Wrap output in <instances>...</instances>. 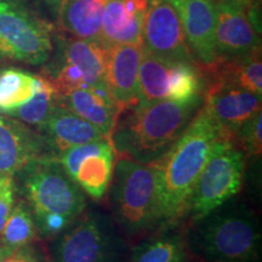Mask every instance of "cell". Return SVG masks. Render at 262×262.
<instances>
[{"label":"cell","mask_w":262,"mask_h":262,"mask_svg":"<svg viewBox=\"0 0 262 262\" xmlns=\"http://www.w3.org/2000/svg\"><path fill=\"white\" fill-rule=\"evenodd\" d=\"M226 139L204 106L176 142L153 164L159 224L178 221L187 211L196 180L215 146Z\"/></svg>","instance_id":"6da1fadb"},{"label":"cell","mask_w":262,"mask_h":262,"mask_svg":"<svg viewBox=\"0 0 262 262\" xmlns=\"http://www.w3.org/2000/svg\"><path fill=\"white\" fill-rule=\"evenodd\" d=\"M203 104V94L188 101L139 103L119 116L111 142L117 156L152 164L171 147Z\"/></svg>","instance_id":"7a4b0ae2"},{"label":"cell","mask_w":262,"mask_h":262,"mask_svg":"<svg viewBox=\"0 0 262 262\" xmlns=\"http://www.w3.org/2000/svg\"><path fill=\"white\" fill-rule=\"evenodd\" d=\"M188 243L204 262H260L261 226L249 206L228 201L195 221Z\"/></svg>","instance_id":"3957f363"},{"label":"cell","mask_w":262,"mask_h":262,"mask_svg":"<svg viewBox=\"0 0 262 262\" xmlns=\"http://www.w3.org/2000/svg\"><path fill=\"white\" fill-rule=\"evenodd\" d=\"M118 157L110 183L111 206L120 227L136 235L159 224L156 170L153 164Z\"/></svg>","instance_id":"277c9868"},{"label":"cell","mask_w":262,"mask_h":262,"mask_svg":"<svg viewBox=\"0 0 262 262\" xmlns=\"http://www.w3.org/2000/svg\"><path fill=\"white\" fill-rule=\"evenodd\" d=\"M16 175L17 191L25 196L34 217L56 215L73 222L83 214L86 206L85 193L56 159L39 158Z\"/></svg>","instance_id":"5b68a950"},{"label":"cell","mask_w":262,"mask_h":262,"mask_svg":"<svg viewBox=\"0 0 262 262\" xmlns=\"http://www.w3.org/2000/svg\"><path fill=\"white\" fill-rule=\"evenodd\" d=\"M55 262H126V245L114 221L101 212L75 219L55 238Z\"/></svg>","instance_id":"8992f818"},{"label":"cell","mask_w":262,"mask_h":262,"mask_svg":"<svg viewBox=\"0 0 262 262\" xmlns=\"http://www.w3.org/2000/svg\"><path fill=\"white\" fill-rule=\"evenodd\" d=\"M245 157L234 141L222 139L205 163L188 202L187 211L198 221L231 201L241 191L245 172Z\"/></svg>","instance_id":"52a82bcc"},{"label":"cell","mask_w":262,"mask_h":262,"mask_svg":"<svg viewBox=\"0 0 262 262\" xmlns=\"http://www.w3.org/2000/svg\"><path fill=\"white\" fill-rule=\"evenodd\" d=\"M54 51L52 27L21 0H0V58L39 66Z\"/></svg>","instance_id":"ba28073f"},{"label":"cell","mask_w":262,"mask_h":262,"mask_svg":"<svg viewBox=\"0 0 262 262\" xmlns=\"http://www.w3.org/2000/svg\"><path fill=\"white\" fill-rule=\"evenodd\" d=\"M107 48L101 41L58 38L56 55L45 77L58 95L89 86L106 85Z\"/></svg>","instance_id":"9c48e42d"},{"label":"cell","mask_w":262,"mask_h":262,"mask_svg":"<svg viewBox=\"0 0 262 262\" xmlns=\"http://www.w3.org/2000/svg\"><path fill=\"white\" fill-rule=\"evenodd\" d=\"M201 67L183 61H168L143 50L139 68V103L188 101L203 94Z\"/></svg>","instance_id":"30bf717a"},{"label":"cell","mask_w":262,"mask_h":262,"mask_svg":"<svg viewBox=\"0 0 262 262\" xmlns=\"http://www.w3.org/2000/svg\"><path fill=\"white\" fill-rule=\"evenodd\" d=\"M214 3L215 54L217 62L243 56L261 48L257 4L244 6L232 0H214Z\"/></svg>","instance_id":"8fae6325"},{"label":"cell","mask_w":262,"mask_h":262,"mask_svg":"<svg viewBox=\"0 0 262 262\" xmlns=\"http://www.w3.org/2000/svg\"><path fill=\"white\" fill-rule=\"evenodd\" d=\"M116 158L111 139H101L64 150L55 159L85 194L100 201L110 188Z\"/></svg>","instance_id":"7c38bea8"},{"label":"cell","mask_w":262,"mask_h":262,"mask_svg":"<svg viewBox=\"0 0 262 262\" xmlns=\"http://www.w3.org/2000/svg\"><path fill=\"white\" fill-rule=\"evenodd\" d=\"M142 44L155 56L196 63L186 40L181 18L170 0H148Z\"/></svg>","instance_id":"4fadbf2b"},{"label":"cell","mask_w":262,"mask_h":262,"mask_svg":"<svg viewBox=\"0 0 262 262\" xmlns=\"http://www.w3.org/2000/svg\"><path fill=\"white\" fill-rule=\"evenodd\" d=\"M262 96L235 85L204 81L203 106L220 127L226 139L234 141L237 130L261 111Z\"/></svg>","instance_id":"5bb4252c"},{"label":"cell","mask_w":262,"mask_h":262,"mask_svg":"<svg viewBox=\"0 0 262 262\" xmlns=\"http://www.w3.org/2000/svg\"><path fill=\"white\" fill-rule=\"evenodd\" d=\"M49 157L41 134L14 117L0 114V178L15 176L29 163Z\"/></svg>","instance_id":"9a60e30c"},{"label":"cell","mask_w":262,"mask_h":262,"mask_svg":"<svg viewBox=\"0 0 262 262\" xmlns=\"http://www.w3.org/2000/svg\"><path fill=\"white\" fill-rule=\"evenodd\" d=\"M181 18L186 40L201 70L216 64L214 0H170Z\"/></svg>","instance_id":"2e32d148"},{"label":"cell","mask_w":262,"mask_h":262,"mask_svg":"<svg viewBox=\"0 0 262 262\" xmlns=\"http://www.w3.org/2000/svg\"><path fill=\"white\" fill-rule=\"evenodd\" d=\"M143 44L114 45L107 49L106 86L122 112L139 101V68Z\"/></svg>","instance_id":"e0dca14e"},{"label":"cell","mask_w":262,"mask_h":262,"mask_svg":"<svg viewBox=\"0 0 262 262\" xmlns=\"http://www.w3.org/2000/svg\"><path fill=\"white\" fill-rule=\"evenodd\" d=\"M37 131L44 137L49 157L54 159L73 147L107 139L93 124L62 106L60 102Z\"/></svg>","instance_id":"ac0fdd59"},{"label":"cell","mask_w":262,"mask_h":262,"mask_svg":"<svg viewBox=\"0 0 262 262\" xmlns=\"http://www.w3.org/2000/svg\"><path fill=\"white\" fill-rule=\"evenodd\" d=\"M148 0H108L101 26V42L114 45L142 44V28Z\"/></svg>","instance_id":"d6986e66"},{"label":"cell","mask_w":262,"mask_h":262,"mask_svg":"<svg viewBox=\"0 0 262 262\" xmlns=\"http://www.w3.org/2000/svg\"><path fill=\"white\" fill-rule=\"evenodd\" d=\"M58 102L93 124L107 139H111L122 113L106 85L72 90L60 95Z\"/></svg>","instance_id":"ffe728a7"},{"label":"cell","mask_w":262,"mask_h":262,"mask_svg":"<svg viewBox=\"0 0 262 262\" xmlns=\"http://www.w3.org/2000/svg\"><path fill=\"white\" fill-rule=\"evenodd\" d=\"M203 79L216 80L221 83L235 85L242 89L262 96V60L261 48L243 56L217 62L208 70Z\"/></svg>","instance_id":"44dd1931"},{"label":"cell","mask_w":262,"mask_h":262,"mask_svg":"<svg viewBox=\"0 0 262 262\" xmlns=\"http://www.w3.org/2000/svg\"><path fill=\"white\" fill-rule=\"evenodd\" d=\"M108 0H67L60 15L62 28L72 37L101 41V26Z\"/></svg>","instance_id":"7402d4cb"},{"label":"cell","mask_w":262,"mask_h":262,"mask_svg":"<svg viewBox=\"0 0 262 262\" xmlns=\"http://www.w3.org/2000/svg\"><path fill=\"white\" fill-rule=\"evenodd\" d=\"M40 75L18 68L0 71V114H8L28 102L37 93Z\"/></svg>","instance_id":"603a6c76"},{"label":"cell","mask_w":262,"mask_h":262,"mask_svg":"<svg viewBox=\"0 0 262 262\" xmlns=\"http://www.w3.org/2000/svg\"><path fill=\"white\" fill-rule=\"evenodd\" d=\"M38 237L31 206L25 199L15 203L0 234V245L10 250L32 244Z\"/></svg>","instance_id":"cb8c5ba5"},{"label":"cell","mask_w":262,"mask_h":262,"mask_svg":"<svg viewBox=\"0 0 262 262\" xmlns=\"http://www.w3.org/2000/svg\"><path fill=\"white\" fill-rule=\"evenodd\" d=\"M58 98L60 95L55 89L54 84L45 75H40V84L34 96L28 102L10 112L8 116L14 117L29 126H35L37 130L54 112L58 104Z\"/></svg>","instance_id":"d4e9b609"},{"label":"cell","mask_w":262,"mask_h":262,"mask_svg":"<svg viewBox=\"0 0 262 262\" xmlns=\"http://www.w3.org/2000/svg\"><path fill=\"white\" fill-rule=\"evenodd\" d=\"M130 262H185V243L178 233L149 239L134 249Z\"/></svg>","instance_id":"484cf974"},{"label":"cell","mask_w":262,"mask_h":262,"mask_svg":"<svg viewBox=\"0 0 262 262\" xmlns=\"http://www.w3.org/2000/svg\"><path fill=\"white\" fill-rule=\"evenodd\" d=\"M262 112H257L237 130L234 142L241 146L245 159H258L262 152Z\"/></svg>","instance_id":"4316f807"},{"label":"cell","mask_w":262,"mask_h":262,"mask_svg":"<svg viewBox=\"0 0 262 262\" xmlns=\"http://www.w3.org/2000/svg\"><path fill=\"white\" fill-rule=\"evenodd\" d=\"M16 194H17V185H16L15 176H2L0 178V234L16 203Z\"/></svg>","instance_id":"83f0119b"},{"label":"cell","mask_w":262,"mask_h":262,"mask_svg":"<svg viewBox=\"0 0 262 262\" xmlns=\"http://www.w3.org/2000/svg\"><path fill=\"white\" fill-rule=\"evenodd\" d=\"M0 262H39V251L32 244L16 248L0 257Z\"/></svg>","instance_id":"f1b7e54d"},{"label":"cell","mask_w":262,"mask_h":262,"mask_svg":"<svg viewBox=\"0 0 262 262\" xmlns=\"http://www.w3.org/2000/svg\"><path fill=\"white\" fill-rule=\"evenodd\" d=\"M40 2L47 6V9L50 11L51 15L58 19L67 0H40Z\"/></svg>","instance_id":"f546056e"},{"label":"cell","mask_w":262,"mask_h":262,"mask_svg":"<svg viewBox=\"0 0 262 262\" xmlns=\"http://www.w3.org/2000/svg\"><path fill=\"white\" fill-rule=\"evenodd\" d=\"M232 2L239 3V4L244 6H253V5H256L260 0H232Z\"/></svg>","instance_id":"4dcf8cb0"},{"label":"cell","mask_w":262,"mask_h":262,"mask_svg":"<svg viewBox=\"0 0 262 262\" xmlns=\"http://www.w3.org/2000/svg\"><path fill=\"white\" fill-rule=\"evenodd\" d=\"M39 262H55V261L52 260V257L48 256L47 254L39 253Z\"/></svg>","instance_id":"1f68e13d"},{"label":"cell","mask_w":262,"mask_h":262,"mask_svg":"<svg viewBox=\"0 0 262 262\" xmlns=\"http://www.w3.org/2000/svg\"><path fill=\"white\" fill-rule=\"evenodd\" d=\"M9 251H10V249H6V248L2 247V245H0V257L4 256V255H5V254H8Z\"/></svg>","instance_id":"d6a6232c"}]
</instances>
